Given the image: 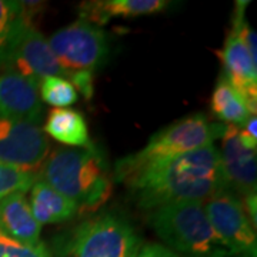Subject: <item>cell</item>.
Instances as JSON below:
<instances>
[{
	"label": "cell",
	"mask_w": 257,
	"mask_h": 257,
	"mask_svg": "<svg viewBox=\"0 0 257 257\" xmlns=\"http://www.w3.org/2000/svg\"><path fill=\"white\" fill-rule=\"evenodd\" d=\"M47 42L69 77L79 72L93 73L110 52L107 33L84 19L57 30Z\"/></svg>",
	"instance_id": "6"
},
{
	"label": "cell",
	"mask_w": 257,
	"mask_h": 257,
	"mask_svg": "<svg viewBox=\"0 0 257 257\" xmlns=\"http://www.w3.org/2000/svg\"><path fill=\"white\" fill-rule=\"evenodd\" d=\"M247 2L237 3L236 13L231 23V30L224 42V46L219 52L224 73L229 80L247 101L253 114H256L257 103V63L253 62L247 46L241 36V26L244 20V10Z\"/></svg>",
	"instance_id": "9"
},
{
	"label": "cell",
	"mask_w": 257,
	"mask_h": 257,
	"mask_svg": "<svg viewBox=\"0 0 257 257\" xmlns=\"http://www.w3.org/2000/svg\"><path fill=\"white\" fill-rule=\"evenodd\" d=\"M145 210L179 202H202L227 189L220 152L213 143L157 166L128 184Z\"/></svg>",
	"instance_id": "1"
},
{
	"label": "cell",
	"mask_w": 257,
	"mask_h": 257,
	"mask_svg": "<svg viewBox=\"0 0 257 257\" xmlns=\"http://www.w3.org/2000/svg\"><path fill=\"white\" fill-rule=\"evenodd\" d=\"M149 211L150 226L172 251L187 257H233L216 236L202 202L170 203Z\"/></svg>",
	"instance_id": "4"
},
{
	"label": "cell",
	"mask_w": 257,
	"mask_h": 257,
	"mask_svg": "<svg viewBox=\"0 0 257 257\" xmlns=\"http://www.w3.org/2000/svg\"><path fill=\"white\" fill-rule=\"evenodd\" d=\"M224 128L226 124L213 123L203 113L179 120L156 133L142 150L119 159L114 166V179L128 186L173 157L211 145L214 139L223 136Z\"/></svg>",
	"instance_id": "3"
},
{
	"label": "cell",
	"mask_w": 257,
	"mask_h": 257,
	"mask_svg": "<svg viewBox=\"0 0 257 257\" xmlns=\"http://www.w3.org/2000/svg\"><path fill=\"white\" fill-rule=\"evenodd\" d=\"M240 127L226 124L221 136L220 160L230 190L237 196L256 194L257 163L256 150H248L241 145Z\"/></svg>",
	"instance_id": "11"
},
{
	"label": "cell",
	"mask_w": 257,
	"mask_h": 257,
	"mask_svg": "<svg viewBox=\"0 0 257 257\" xmlns=\"http://www.w3.org/2000/svg\"><path fill=\"white\" fill-rule=\"evenodd\" d=\"M135 257H180L176 254L175 251H172L166 246H160L156 243H150L146 246H142L139 248L138 254Z\"/></svg>",
	"instance_id": "22"
},
{
	"label": "cell",
	"mask_w": 257,
	"mask_h": 257,
	"mask_svg": "<svg viewBox=\"0 0 257 257\" xmlns=\"http://www.w3.org/2000/svg\"><path fill=\"white\" fill-rule=\"evenodd\" d=\"M39 82L15 73L0 74V114L39 124L42 117V101Z\"/></svg>",
	"instance_id": "12"
},
{
	"label": "cell",
	"mask_w": 257,
	"mask_h": 257,
	"mask_svg": "<svg viewBox=\"0 0 257 257\" xmlns=\"http://www.w3.org/2000/svg\"><path fill=\"white\" fill-rule=\"evenodd\" d=\"M239 257H253V256H239Z\"/></svg>",
	"instance_id": "24"
},
{
	"label": "cell",
	"mask_w": 257,
	"mask_h": 257,
	"mask_svg": "<svg viewBox=\"0 0 257 257\" xmlns=\"http://www.w3.org/2000/svg\"><path fill=\"white\" fill-rule=\"evenodd\" d=\"M256 124H257V121H256V116H251L250 119L247 120V123L244 124V132L247 133L248 136H251L253 139H256L257 140V132H256Z\"/></svg>",
	"instance_id": "23"
},
{
	"label": "cell",
	"mask_w": 257,
	"mask_h": 257,
	"mask_svg": "<svg viewBox=\"0 0 257 257\" xmlns=\"http://www.w3.org/2000/svg\"><path fill=\"white\" fill-rule=\"evenodd\" d=\"M203 204L216 236L231 256L256 257V231L236 193L227 187Z\"/></svg>",
	"instance_id": "7"
},
{
	"label": "cell",
	"mask_w": 257,
	"mask_h": 257,
	"mask_svg": "<svg viewBox=\"0 0 257 257\" xmlns=\"http://www.w3.org/2000/svg\"><path fill=\"white\" fill-rule=\"evenodd\" d=\"M30 210L40 224H53L72 219L77 206L63 194L56 192L46 182L39 180L30 189Z\"/></svg>",
	"instance_id": "16"
},
{
	"label": "cell",
	"mask_w": 257,
	"mask_h": 257,
	"mask_svg": "<svg viewBox=\"0 0 257 257\" xmlns=\"http://www.w3.org/2000/svg\"><path fill=\"white\" fill-rule=\"evenodd\" d=\"M211 111L219 120L231 126H244L253 114L241 93L221 74L211 94Z\"/></svg>",
	"instance_id": "18"
},
{
	"label": "cell",
	"mask_w": 257,
	"mask_h": 257,
	"mask_svg": "<svg viewBox=\"0 0 257 257\" xmlns=\"http://www.w3.org/2000/svg\"><path fill=\"white\" fill-rule=\"evenodd\" d=\"M47 152L49 140L39 124L0 114V165L33 172Z\"/></svg>",
	"instance_id": "8"
},
{
	"label": "cell",
	"mask_w": 257,
	"mask_h": 257,
	"mask_svg": "<svg viewBox=\"0 0 257 257\" xmlns=\"http://www.w3.org/2000/svg\"><path fill=\"white\" fill-rule=\"evenodd\" d=\"M0 257H52L47 247L39 241L36 244H25L8 237L0 231Z\"/></svg>",
	"instance_id": "21"
},
{
	"label": "cell",
	"mask_w": 257,
	"mask_h": 257,
	"mask_svg": "<svg viewBox=\"0 0 257 257\" xmlns=\"http://www.w3.org/2000/svg\"><path fill=\"white\" fill-rule=\"evenodd\" d=\"M0 231L25 244L40 241L42 224L32 214L25 193H12L0 202Z\"/></svg>",
	"instance_id": "14"
},
{
	"label": "cell",
	"mask_w": 257,
	"mask_h": 257,
	"mask_svg": "<svg viewBox=\"0 0 257 257\" xmlns=\"http://www.w3.org/2000/svg\"><path fill=\"white\" fill-rule=\"evenodd\" d=\"M135 229L116 214H100L74 230L69 257H135L140 246Z\"/></svg>",
	"instance_id": "5"
},
{
	"label": "cell",
	"mask_w": 257,
	"mask_h": 257,
	"mask_svg": "<svg viewBox=\"0 0 257 257\" xmlns=\"http://www.w3.org/2000/svg\"><path fill=\"white\" fill-rule=\"evenodd\" d=\"M166 0H93L80 5V19L94 26H103L113 18H138L165 10Z\"/></svg>",
	"instance_id": "15"
},
{
	"label": "cell",
	"mask_w": 257,
	"mask_h": 257,
	"mask_svg": "<svg viewBox=\"0 0 257 257\" xmlns=\"http://www.w3.org/2000/svg\"><path fill=\"white\" fill-rule=\"evenodd\" d=\"M42 99L55 106L56 109H66L77 101V92L73 84L64 77L47 76L39 82Z\"/></svg>",
	"instance_id": "19"
},
{
	"label": "cell",
	"mask_w": 257,
	"mask_h": 257,
	"mask_svg": "<svg viewBox=\"0 0 257 257\" xmlns=\"http://www.w3.org/2000/svg\"><path fill=\"white\" fill-rule=\"evenodd\" d=\"M42 180L80 211L97 210L111 193L107 165L94 146L55 152L47 159Z\"/></svg>",
	"instance_id": "2"
},
{
	"label": "cell",
	"mask_w": 257,
	"mask_h": 257,
	"mask_svg": "<svg viewBox=\"0 0 257 257\" xmlns=\"http://www.w3.org/2000/svg\"><path fill=\"white\" fill-rule=\"evenodd\" d=\"M45 130L49 136L64 145L83 149L93 146L84 116L74 109H52L47 114Z\"/></svg>",
	"instance_id": "17"
},
{
	"label": "cell",
	"mask_w": 257,
	"mask_h": 257,
	"mask_svg": "<svg viewBox=\"0 0 257 257\" xmlns=\"http://www.w3.org/2000/svg\"><path fill=\"white\" fill-rule=\"evenodd\" d=\"M6 69L8 72L26 76L36 82H40L47 76L67 77L69 80V73L59 63L49 46V42L35 28V25H29L26 28Z\"/></svg>",
	"instance_id": "10"
},
{
	"label": "cell",
	"mask_w": 257,
	"mask_h": 257,
	"mask_svg": "<svg viewBox=\"0 0 257 257\" xmlns=\"http://www.w3.org/2000/svg\"><path fill=\"white\" fill-rule=\"evenodd\" d=\"M43 3L0 0V69H6L22 36Z\"/></svg>",
	"instance_id": "13"
},
{
	"label": "cell",
	"mask_w": 257,
	"mask_h": 257,
	"mask_svg": "<svg viewBox=\"0 0 257 257\" xmlns=\"http://www.w3.org/2000/svg\"><path fill=\"white\" fill-rule=\"evenodd\" d=\"M36 180L37 175L33 172L0 165V202L12 193H26Z\"/></svg>",
	"instance_id": "20"
}]
</instances>
